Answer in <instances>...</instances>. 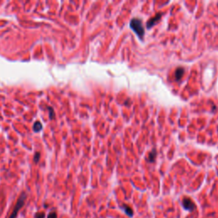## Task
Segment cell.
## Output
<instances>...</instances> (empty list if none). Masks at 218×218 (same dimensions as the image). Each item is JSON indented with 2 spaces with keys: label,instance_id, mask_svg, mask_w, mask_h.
Returning <instances> with one entry per match:
<instances>
[{
  "label": "cell",
  "instance_id": "obj_1",
  "mask_svg": "<svg viewBox=\"0 0 218 218\" xmlns=\"http://www.w3.org/2000/svg\"><path fill=\"white\" fill-rule=\"evenodd\" d=\"M129 26L137 34L139 39H143L144 34H145V29L142 26L141 20L138 19V18H133L129 22Z\"/></svg>",
  "mask_w": 218,
  "mask_h": 218
},
{
  "label": "cell",
  "instance_id": "obj_2",
  "mask_svg": "<svg viewBox=\"0 0 218 218\" xmlns=\"http://www.w3.org/2000/svg\"><path fill=\"white\" fill-rule=\"evenodd\" d=\"M26 192H22L20 195V197L18 198L17 199V201H16V204L15 205V207H14L13 211L11 212V214L10 215V217L9 218H16L17 217V215H18V212L23 207V205L25 204V201H26Z\"/></svg>",
  "mask_w": 218,
  "mask_h": 218
},
{
  "label": "cell",
  "instance_id": "obj_3",
  "mask_svg": "<svg viewBox=\"0 0 218 218\" xmlns=\"http://www.w3.org/2000/svg\"><path fill=\"white\" fill-rule=\"evenodd\" d=\"M182 206H183V208L185 210L190 212L193 211L196 209V205L193 203L192 199L188 198V197H186V198L182 199Z\"/></svg>",
  "mask_w": 218,
  "mask_h": 218
},
{
  "label": "cell",
  "instance_id": "obj_4",
  "mask_svg": "<svg viewBox=\"0 0 218 218\" xmlns=\"http://www.w3.org/2000/svg\"><path fill=\"white\" fill-rule=\"evenodd\" d=\"M161 17H162V14L161 13L157 14L154 18H151V19L148 20V23H147V27L149 29V28H151L152 26H154V25L157 24V23L159 22V20H160Z\"/></svg>",
  "mask_w": 218,
  "mask_h": 218
},
{
  "label": "cell",
  "instance_id": "obj_5",
  "mask_svg": "<svg viewBox=\"0 0 218 218\" xmlns=\"http://www.w3.org/2000/svg\"><path fill=\"white\" fill-rule=\"evenodd\" d=\"M184 72H185V70H184V68H182V67H178L176 72H175V78H176V81H178L180 80L182 76L184 75Z\"/></svg>",
  "mask_w": 218,
  "mask_h": 218
},
{
  "label": "cell",
  "instance_id": "obj_6",
  "mask_svg": "<svg viewBox=\"0 0 218 218\" xmlns=\"http://www.w3.org/2000/svg\"><path fill=\"white\" fill-rule=\"evenodd\" d=\"M156 156H157V152H156V150H152L149 154H148V157L147 158V160L148 162L149 163H152V162H154L155 160V158H156Z\"/></svg>",
  "mask_w": 218,
  "mask_h": 218
},
{
  "label": "cell",
  "instance_id": "obj_7",
  "mask_svg": "<svg viewBox=\"0 0 218 218\" xmlns=\"http://www.w3.org/2000/svg\"><path fill=\"white\" fill-rule=\"evenodd\" d=\"M122 209L124 211V212L128 215L129 217H132L133 216V213H134V211H133V210L129 206V205H124L122 206Z\"/></svg>",
  "mask_w": 218,
  "mask_h": 218
},
{
  "label": "cell",
  "instance_id": "obj_8",
  "mask_svg": "<svg viewBox=\"0 0 218 218\" xmlns=\"http://www.w3.org/2000/svg\"><path fill=\"white\" fill-rule=\"evenodd\" d=\"M41 129H42V124H41V123L40 122H36L34 124V125H33V129H34V131H36V132H39L41 130Z\"/></svg>",
  "mask_w": 218,
  "mask_h": 218
},
{
  "label": "cell",
  "instance_id": "obj_9",
  "mask_svg": "<svg viewBox=\"0 0 218 218\" xmlns=\"http://www.w3.org/2000/svg\"><path fill=\"white\" fill-rule=\"evenodd\" d=\"M45 214L44 212H38L35 214V218H45Z\"/></svg>",
  "mask_w": 218,
  "mask_h": 218
},
{
  "label": "cell",
  "instance_id": "obj_10",
  "mask_svg": "<svg viewBox=\"0 0 218 218\" xmlns=\"http://www.w3.org/2000/svg\"><path fill=\"white\" fill-rule=\"evenodd\" d=\"M48 218H57V214L56 211H51L48 215Z\"/></svg>",
  "mask_w": 218,
  "mask_h": 218
},
{
  "label": "cell",
  "instance_id": "obj_11",
  "mask_svg": "<svg viewBox=\"0 0 218 218\" xmlns=\"http://www.w3.org/2000/svg\"><path fill=\"white\" fill-rule=\"evenodd\" d=\"M39 157H40V154H39V153H36L35 156H34V162H35V163L39 162Z\"/></svg>",
  "mask_w": 218,
  "mask_h": 218
},
{
  "label": "cell",
  "instance_id": "obj_12",
  "mask_svg": "<svg viewBox=\"0 0 218 218\" xmlns=\"http://www.w3.org/2000/svg\"><path fill=\"white\" fill-rule=\"evenodd\" d=\"M49 111H50V119H53V118H54V111H53V109L51 108H49Z\"/></svg>",
  "mask_w": 218,
  "mask_h": 218
}]
</instances>
